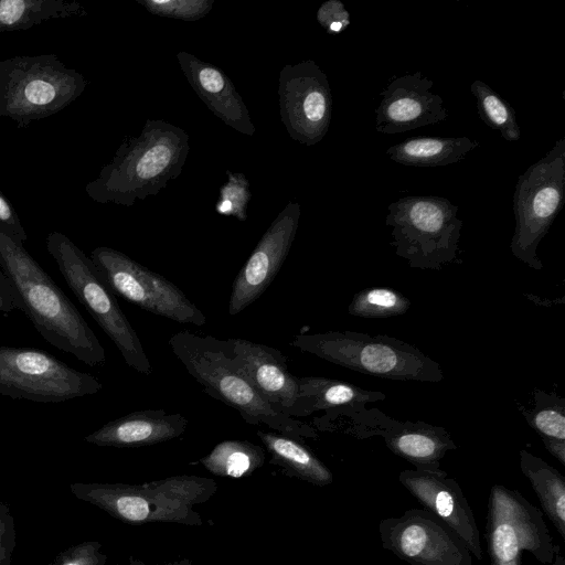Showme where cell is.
<instances>
[{
  "mask_svg": "<svg viewBox=\"0 0 565 565\" xmlns=\"http://www.w3.org/2000/svg\"><path fill=\"white\" fill-rule=\"evenodd\" d=\"M0 266L22 299L23 313L46 342L88 366L105 364V349L81 312L1 224Z\"/></svg>",
  "mask_w": 565,
  "mask_h": 565,
  "instance_id": "cell-1",
  "label": "cell"
},
{
  "mask_svg": "<svg viewBox=\"0 0 565 565\" xmlns=\"http://www.w3.org/2000/svg\"><path fill=\"white\" fill-rule=\"evenodd\" d=\"M189 152L185 130L162 119H148L140 134L126 138L111 161L86 184V194L97 203L132 206L177 179Z\"/></svg>",
  "mask_w": 565,
  "mask_h": 565,
  "instance_id": "cell-2",
  "label": "cell"
},
{
  "mask_svg": "<svg viewBox=\"0 0 565 565\" xmlns=\"http://www.w3.org/2000/svg\"><path fill=\"white\" fill-rule=\"evenodd\" d=\"M172 353L204 392L239 413L252 425H266L299 441L316 430L299 419L274 411L238 370L225 340L183 330L168 341Z\"/></svg>",
  "mask_w": 565,
  "mask_h": 565,
  "instance_id": "cell-3",
  "label": "cell"
},
{
  "mask_svg": "<svg viewBox=\"0 0 565 565\" xmlns=\"http://www.w3.org/2000/svg\"><path fill=\"white\" fill-rule=\"evenodd\" d=\"M217 490L210 478L179 475L141 484L73 483L72 493L129 524L156 522L201 525L194 507Z\"/></svg>",
  "mask_w": 565,
  "mask_h": 565,
  "instance_id": "cell-4",
  "label": "cell"
},
{
  "mask_svg": "<svg viewBox=\"0 0 565 565\" xmlns=\"http://www.w3.org/2000/svg\"><path fill=\"white\" fill-rule=\"evenodd\" d=\"M290 344L333 364L381 379L437 383L438 362L416 347L388 335L356 331L298 334Z\"/></svg>",
  "mask_w": 565,
  "mask_h": 565,
  "instance_id": "cell-5",
  "label": "cell"
},
{
  "mask_svg": "<svg viewBox=\"0 0 565 565\" xmlns=\"http://www.w3.org/2000/svg\"><path fill=\"white\" fill-rule=\"evenodd\" d=\"M88 83L53 53L0 61V117L25 128L70 106Z\"/></svg>",
  "mask_w": 565,
  "mask_h": 565,
  "instance_id": "cell-6",
  "label": "cell"
},
{
  "mask_svg": "<svg viewBox=\"0 0 565 565\" xmlns=\"http://www.w3.org/2000/svg\"><path fill=\"white\" fill-rule=\"evenodd\" d=\"M458 206L435 195H408L388 205L385 223L392 227L390 243L412 268L440 270L459 263L462 221Z\"/></svg>",
  "mask_w": 565,
  "mask_h": 565,
  "instance_id": "cell-7",
  "label": "cell"
},
{
  "mask_svg": "<svg viewBox=\"0 0 565 565\" xmlns=\"http://www.w3.org/2000/svg\"><path fill=\"white\" fill-rule=\"evenodd\" d=\"M46 249L67 286L116 345L125 363L142 375H150L152 366L136 330L92 259L56 231L47 234Z\"/></svg>",
  "mask_w": 565,
  "mask_h": 565,
  "instance_id": "cell-8",
  "label": "cell"
},
{
  "mask_svg": "<svg viewBox=\"0 0 565 565\" xmlns=\"http://www.w3.org/2000/svg\"><path fill=\"white\" fill-rule=\"evenodd\" d=\"M565 198V138L519 175L513 194L515 230L510 248L533 269L543 264L537 247L563 207Z\"/></svg>",
  "mask_w": 565,
  "mask_h": 565,
  "instance_id": "cell-9",
  "label": "cell"
},
{
  "mask_svg": "<svg viewBox=\"0 0 565 565\" xmlns=\"http://www.w3.org/2000/svg\"><path fill=\"white\" fill-rule=\"evenodd\" d=\"M484 536L490 565H522L523 551L550 565L561 551L553 543L543 512L522 493L502 484L490 489Z\"/></svg>",
  "mask_w": 565,
  "mask_h": 565,
  "instance_id": "cell-10",
  "label": "cell"
},
{
  "mask_svg": "<svg viewBox=\"0 0 565 565\" xmlns=\"http://www.w3.org/2000/svg\"><path fill=\"white\" fill-rule=\"evenodd\" d=\"M103 388L94 375L77 371L46 351L0 345V394L38 403H61Z\"/></svg>",
  "mask_w": 565,
  "mask_h": 565,
  "instance_id": "cell-11",
  "label": "cell"
},
{
  "mask_svg": "<svg viewBox=\"0 0 565 565\" xmlns=\"http://www.w3.org/2000/svg\"><path fill=\"white\" fill-rule=\"evenodd\" d=\"M89 258L116 296L178 323H206L205 315L178 286L122 252L100 246L92 250Z\"/></svg>",
  "mask_w": 565,
  "mask_h": 565,
  "instance_id": "cell-12",
  "label": "cell"
},
{
  "mask_svg": "<svg viewBox=\"0 0 565 565\" xmlns=\"http://www.w3.org/2000/svg\"><path fill=\"white\" fill-rule=\"evenodd\" d=\"M280 119L292 140L313 146L327 135L332 94L326 73L312 60L285 65L278 77Z\"/></svg>",
  "mask_w": 565,
  "mask_h": 565,
  "instance_id": "cell-13",
  "label": "cell"
},
{
  "mask_svg": "<svg viewBox=\"0 0 565 565\" xmlns=\"http://www.w3.org/2000/svg\"><path fill=\"white\" fill-rule=\"evenodd\" d=\"M384 550L412 565H473L461 539L426 509H409L380 522Z\"/></svg>",
  "mask_w": 565,
  "mask_h": 565,
  "instance_id": "cell-14",
  "label": "cell"
},
{
  "mask_svg": "<svg viewBox=\"0 0 565 565\" xmlns=\"http://www.w3.org/2000/svg\"><path fill=\"white\" fill-rule=\"evenodd\" d=\"M300 218V204L288 202L260 237L232 285L228 313L236 316L269 287L288 256Z\"/></svg>",
  "mask_w": 565,
  "mask_h": 565,
  "instance_id": "cell-15",
  "label": "cell"
},
{
  "mask_svg": "<svg viewBox=\"0 0 565 565\" xmlns=\"http://www.w3.org/2000/svg\"><path fill=\"white\" fill-rule=\"evenodd\" d=\"M238 370L270 405L289 417H300V390L298 376L278 350L246 339L225 340Z\"/></svg>",
  "mask_w": 565,
  "mask_h": 565,
  "instance_id": "cell-16",
  "label": "cell"
},
{
  "mask_svg": "<svg viewBox=\"0 0 565 565\" xmlns=\"http://www.w3.org/2000/svg\"><path fill=\"white\" fill-rule=\"evenodd\" d=\"M402 486L430 513L445 522L482 559L479 529L461 487L444 470L406 469L398 475Z\"/></svg>",
  "mask_w": 565,
  "mask_h": 565,
  "instance_id": "cell-17",
  "label": "cell"
},
{
  "mask_svg": "<svg viewBox=\"0 0 565 565\" xmlns=\"http://www.w3.org/2000/svg\"><path fill=\"white\" fill-rule=\"evenodd\" d=\"M433 85V79L420 71L393 77L380 93L382 98L375 109L376 131L401 134L445 120L447 109L443 97L430 90Z\"/></svg>",
  "mask_w": 565,
  "mask_h": 565,
  "instance_id": "cell-18",
  "label": "cell"
},
{
  "mask_svg": "<svg viewBox=\"0 0 565 565\" xmlns=\"http://www.w3.org/2000/svg\"><path fill=\"white\" fill-rule=\"evenodd\" d=\"M177 60L188 83L213 115L241 134H255L243 97L220 67L185 51L178 52Z\"/></svg>",
  "mask_w": 565,
  "mask_h": 565,
  "instance_id": "cell-19",
  "label": "cell"
},
{
  "mask_svg": "<svg viewBox=\"0 0 565 565\" xmlns=\"http://www.w3.org/2000/svg\"><path fill=\"white\" fill-rule=\"evenodd\" d=\"M379 419L371 424L364 437L380 435L386 447L396 456L412 463L415 469H440V460L457 445L444 427L422 420L398 422L377 413Z\"/></svg>",
  "mask_w": 565,
  "mask_h": 565,
  "instance_id": "cell-20",
  "label": "cell"
},
{
  "mask_svg": "<svg viewBox=\"0 0 565 565\" xmlns=\"http://www.w3.org/2000/svg\"><path fill=\"white\" fill-rule=\"evenodd\" d=\"M180 413L163 409L135 411L103 425L84 439L100 447L136 448L164 443L180 437L188 427Z\"/></svg>",
  "mask_w": 565,
  "mask_h": 565,
  "instance_id": "cell-21",
  "label": "cell"
},
{
  "mask_svg": "<svg viewBox=\"0 0 565 565\" xmlns=\"http://www.w3.org/2000/svg\"><path fill=\"white\" fill-rule=\"evenodd\" d=\"M298 381L300 417L318 411L362 413L367 403L386 398L382 392L363 390L354 384L323 376H301Z\"/></svg>",
  "mask_w": 565,
  "mask_h": 565,
  "instance_id": "cell-22",
  "label": "cell"
},
{
  "mask_svg": "<svg viewBox=\"0 0 565 565\" xmlns=\"http://www.w3.org/2000/svg\"><path fill=\"white\" fill-rule=\"evenodd\" d=\"M478 146L479 141L468 137H409L391 146L386 153L404 166L434 168L459 162Z\"/></svg>",
  "mask_w": 565,
  "mask_h": 565,
  "instance_id": "cell-23",
  "label": "cell"
},
{
  "mask_svg": "<svg viewBox=\"0 0 565 565\" xmlns=\"http://www.w3.org/2000/svg\"><path fill=\"white\" fill-rule=\"evenodd\" d=\"M520 469L530 481L545 514L565 540V478L542 458L520 450Z\"/></svg>",
  "mask_w": 565,
  "mask_h": 565,
  "instance_id": "cell-24",
  "label": "cell"
},
{
  "mask_svg": "<svg viewBox=\"0 0 565 565\" xmlns=\"http://www.w3.org/2000/svg\"><path fill=\"white\" fill-rule=\"evenodd\" d=\"M256 435L276 465L316 486L324 487L332 483L333 475L330 469L299 440L264 430H257Z\"/></svg>",
  "mask_w": 565,
  "mask_h": 565,
  "instance_id": "cell-25",
  "label": "cell"
},
{
  "mask_svg": "<svg viewBox=\"0 0 565 565\" xmlns=\"http://www.w3.org/2000/svg\"><path fill=\"white\" fill-rule=\"evenodd\" d=\"M86 14V8L77 1L0 0V32L28 30L51 19Z\"/></svg>",
  "mask_w": 565,
  "mask_h": 565,
  "instance_id": "cell-26",
  "label": "cell"
},
{
  "mask_svg": "<svg viewBox=\"0 0 565 565\" xmlns=\"http://www.w3.org/2000/svg\"><path fill=\"white\" fill-rule=\"evenodd\" d=\"M200 462L215 476L238 479L260 468L265 452L247 440L230 439L218 443Z\"/></svg>",
  "mask_w": 565,
  "mask_h": 565,
  "instance_id": "cell-27",
  "label": "cell"
},
{
  "mask_svg": "<svg viewBox=\"0 0 565 565\" xmlns=\"http://www.w3.org/2000/svg\"><path fill=\"white\" fill-rule=\"evenodd\" d=\"M470 92L476 98L480 119L491 129L499 131L507 141H519L521 129L514 108L480 79L471 84Z\"/></svg>",
  "mask_w": 565,
  "mask_h": 565,
  "instance_id": "cell-28",
  "label": "cell"
},
{
  "mask_svg": "<svg viewBox=\"0 0 565 565\" xmlns=\"http://www.w3.org/2000/svg\"><path fill=\"white\" fill-rule=\"evenodd\" d=\"M533 395V408L520 407L530 427L537 433L542 441H565V399L542 390H535Z\"/></svg>",
  "mask_w": 565,
  "mask_h": 565,
  "instance_id": "cell-29",
  "label": "cell"
},
{
  "mask_svg": "<svg viewBox=\"0 0 565 565\" xmlns=\"http://www.w3.org/2000/svg\"><path fill=\"white\" fill-rule=\"evenodd\" d=\"M411 308L409 299L388 287L365 288L353 296L348 311L361 318H390L402 316Z\"/></svg>",
  "mask_w": 565,
  "mask_h": 565,
  "instance_id": "cell-30",
  "label": "cell"
},
{
  "mask_svg": "<svg viewBox=\"0 0 565 565\" xmlns=\"http://www.w3.org/2000/svg\"><path fill=\"white\" fill-rule=\"evenodd\" d=\"M227 180L221 186L215 211L220 215L234 216L238 221H246L247 205L252 199L249 182L245 174L226 171Z\"/></svg>",
  "mask_w": 565,
  "mask_h": 565,
  "instance_id": "cell-31",
  "label": "cell"
},
{
  "mask_svg": "<svg viewBox=\"0 0 565 565\" xmlns=\"http://www.w3.org/2000/svg\"><path fill=\"white\" fill-rule=\"evenodd\" d=\"M148 12L158 17L198 21L213 8L214 0H136Z\"/></svg>",
  "mask_w": 565,
  "mask_h": 565,
  "instance_id": "cell-32",
  "label": "cell"
},
{
  "mask_svg": "<svg viewBox=\"0 0 565 565\" xmlns=\"http://www.w3.org/2000/svg\"><path fill=\"white\" fill-rule=\"evenodd\" d=\"M96 541L77 544L62 553L53 565H104L107 556Z\"/></svg>",
  "mask_w": 565,
  "mask_h": 565,
  "instance_id": "cell-33",
  "label": "cell"
},
{
  "mask_svg": "<svg viewBox=\"0 0 565 565\" xmlns=\"http://www.w3.org/2000/svg\"><path fill=\"white\" fill-rule=\"evenodd\" d=\"M317 21L330 34L347 30L350 24V13L340 0H327L317 11Z\"/></svg>",
  "mask_w": 565,
  "mask_h": 565,
  "instance_id": "cell-34",
  "label": "cell"
},
{
  "mask_svg": "<svg viewBox=\"0 0 565 565\" xmlns=\"http://www.w3.org/2000/svg\"><path fill=\"white\" fill-rule=\"evenodd\" d=\"M0 224L21 242L28 239V234L11 202L0 191Z\"/></svg>",
  "mask_w": 565,
  "mask_h": 565,
  "instance_id": "cell-35",
  "label": "cell"
},
{
  "mask_svg": "<svg viewBox=\"0 0 565 565\" xmlns=\"http://www.w3.org/2000/svg\"><path fill=\"white\" fill-rule=\"evenodd\" d=\"M14 309L23 312V302L8 276L0 269V312L9 315Z\"/></svg>",
  "mask_w": 565,
  "mask_h": 565,
  "instance_id": "cell-36",
  "label": "cell"
},
{
  "mask_svg": "<svg viewBox=\"0 0 565 565\" xmlns=\"http://www.w3.org/2000/svg\"><path fill=\"white\" fill-rule=\"evenodd\" d=\"M543 444L546 450L565 466V441L547 440Z\"/></svg>",
  "mask_w": 565,
  "mask_h": 565,
  "instance_id": "cell-37",
  "label": "cell"
},
{
  "mask_svg": "<svg viewBox=\"0 0 565 565\" xmlns=\"http://www.w3.org/2000/svg\"><path fill=\"white\" fill-rule=\"evenodd\" d=\"M6 529L0 520V565H8V551L4 541Z\"/></svg>",
  "mask_w": 565,
  "mask_h": 565,
  "instance_id": "cell-38",
  "label": "cell"
},
{
  "mask_svg": "<svg viewBox=\"0 0 565 565\" xmlns=\"http://www.w3.org/2000/svg\"><path fill=\"white\" fill-rule=\"evenodd\" d=\"M550 565H565V559L561 554V551L555 554L554 559Z\"/></svg>",
  "mask_w": 565,
  "mask_h": 565,
  "instance_id": "cell-39",
  "label": "cell"
}]
</instances>
